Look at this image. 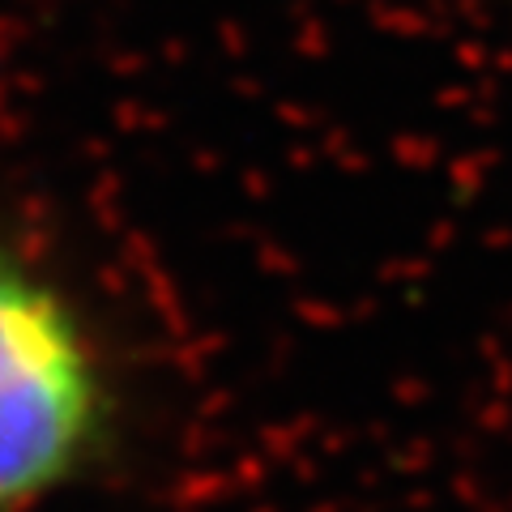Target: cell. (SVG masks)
Listing matches in <instances>:
<instances>
[{
  "mask_svg": "<svg viewBox=\"0 0 512 512\" xmlns=\"http://www.w3.org/2000/svg\"><path fill=\"white\" fill-rule=\"evenodd\" d=\"M116 397L64 286L0 235V512H35L111 444Z\"/></svg>",
  "mask_w": 512,
  "mask_h": 512,
  "instance_id": "6da1fadb",
  "label": "cell"
}]
</instances>
